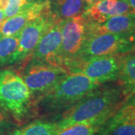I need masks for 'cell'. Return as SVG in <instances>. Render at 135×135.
Wrapping results in <instances>:
<instances>
[{
  "instance_id": "cell-1",
  "label": "cell",
  "mask_w": 135,
  "mask_h": 135,
  "mask_svg": "<svg viewBox=\"0 0 135 135\" xmlns=\"http://www.w3.org/2000/svg\"><path fill=\"white\" fill-rule=\"evenodd\" d=\"M125 99L121 86H100L51 120L56 123L58 131L83 122L98 121L104 123Z\"/></svg>"
},
{
  "instance_id": "cell-2",
  "label": "cell",
  "mask_w": 135,
  "mask_h": 135,
  "mask_svg": "<svg viewBox=\"0 0 135 135\" xmlns=\"http://www.w3.org/2000/svg\"><path fill=\"white\" fill-rule=\"evenodd\" d=\"M101 85L80 73H68L34 101V118L53 119Z\"/></svg>"
},
{
  "instance_id": "cell-3",
  "label": "cell",
  "mask_w": 135,
  "mask_h": 135,
  "mask_svg": "<svg viewBox=\"0 0 135 135\" xmlns=\"http://www.w3.org/2000/svg\"><path fill=\"white\" fill-rule=\"evenodd\" d=\"M0 107L18 125L34 118V99L17 73L11 69L0 70Z\"/></svg>"
},
{
  "instance_id": "cell-4",
  "label": "cell",
  "mask_w": 135,
  "mask_h": 135,
  "mask_svg": "<svg viewBox=\"0 0 135 135\" xmlns=\"http://www.w3.org/2000/svg\"><path fill=\"white\" fill-rule=\"evenodd\" d=\"M68 73L62 66L28 58L26 59L20 76L27 86L35 101L55 86Z\"/></svg>"
},
{
  "instance_id": "cell-5",
  "label": "cell",
  "mask_w": 135,
  "mask_h": 135,
  "mask_svg": "<svg viewBox=\"0 0 135 135\" xmlns=\"http://www.w3.org/2000/svg\"><path fill=\"white\" fill-rule=\"evenodd\" d=\"M135 51V32L99 33L88 35L77 59L122 55Z\"/></svg>"
},
{
  "instance_id": "cell-6",
  "label": "cell",
  "mask_w": 135,
  "mask_h": 135,
  "mask_svg": "<svg viewBox=\"0 0 135 135\" xmlns=\"http://www.w3.org/2000/svg\"><path fill=\"white\" fill-rule=\"evenodd\" d=\"M122 55L76 59L67 64L65 68L69 73H80L104 84L118 80Z\"/></svg>"
},
{
  "instance_id": "cell-7",
  "label": "cell",
  "mask_w": 135,
  "mask_h": 135,
  "mask_svg": "<svg viewBox=\"0 0 135 135\" xmlns=\"http://www.w3.org/2000/svg\"><path fill=\"white\" fill-rule=\"evenodd\" d=\"M86 38L87 21L83 14L62 20L59 57L63 67L77 58Z\"/></svg>"
},
{
  "instance_id": "cell-8",
  "label": "cell",
  "mask_w": 135,
  "mask_h": 135,
  "mask_svg": "<svg viewBox=\"0 0 135 135\" xmlns=\"http://www.w3.org/2000/svg\"><path fill=\"white\" fill-rule=\"evenodd\" d=\"M56 20L50 9L26 25L20 32L18 46L11 65L23 62L29 58L44 33Z\"/></svg>"
},
{
  "instance_id": "cell-9",
  "label": "cell",
  "mask_w": 135,
  "mask_h": 135,
  "mask_svg": "<svg viewBox=\"0 0 135 135\" xmlns=\"http://www.w3.org/2000/svg\"><path fill=\"white\" fill-rule=\"evenodd\" d=\"M62 20H56L44 33L29 58L41 60L53 65L62 66L59 57L62 44Z\"/></svg>"
},
{
  "instance_id": "cell-10",
  "label": "cell",
  "mask_w": 135,
  "mask_h": 135,
  "mask_svg": "<svg viewBox=\"0 0 135 135\" xmlns=\"http://www.w3.org/2000/svg\"><path fill=\"white\" fill-rule=\"evenodd\" d=\"M50 9L51 3L49 0L37 1L27 5L17 15L2 21L0 25V37L20 33L28 23Z\"/></svg>"
},
{
  "instance_id": "cell-11",
  "label": "cell",
  "mask_w": 135,
  "mask_h": 135,
  "mask_svg": "<svg viewBox=\"0 0 135 135\" xmlns=\"http://www.w3.org/2000/svg\"><path fill=\"white\" fill-rule=\"evenodd\" d=\"M135 13L125 0H102L84 11L83 15L89 23L100 24L116 15Z\"/></svg>"
},
{
  "instance_id": "cell-12",
  "label": "cell",
  "mask_w": 135,
  "mask_h": 135,
  "mask_svg": "<svg viewBox=\"0 0 135 135\" xmlns=\"http://www.w3.org/2000/svg\"><path fill=\"white\" fill-rule=\"evenodd\" d=\"M135 32V13L113 16L100 24L87 22V36L99 33Z\"/></svg>"
},
{
  "instance_id": "cell-13",
  "label": "cell",
  "mask_w": 135,
  "mask_h": 135,
  "mask_svg": "<svg viewBox=\"0 0 135 135\" xmlns=\"http://www.w3.org/2000/svg\"><path fill=\"white\" fill-rule=\"evenodd\" d=\"M118 80L125 97L135 94V53H126L122 56L120 71Z\"/></svg>"
},
{
  "instance_id": "cell-14",
  "label": "cell",
  "mask_w": 135,
  "mask_h": 135,
  "mask_svg": "<svg viewBox=\"0 0 135 135\" xmlns=\"http://www.w3.org/2000/svg\"><path fill=\"white\" fill-rule=\"evenodd\" d=\"M119 124L135 126V94L126 98L120 107L104 123L101 128H109Z\"/></svg>"
},
{
  "instance_id": "cell-15",
  "label": "cell",
  "mask_w": 135,
  "mask_h": 135,
  "mask_svg": "<svg viewBox=\"0 0 135 135\" xmlns=\"http://www.w3.org/2000/svg\"><path fill=\"white\" fill-rule=\"evenodd\" d=\"M86 9L83 0H54L51 12L58 20L72 18L82 15Z\"/></svg>"
},
{
  "instance_id": "cell-16",
  "label": "cell",
  "mask_w": 135,
  "mask_h": 135,
  "mask_svg": "<svg viewBox=\"0 0 135 135\" xmlns=\"http://www.w3.org/2000/svg\"><path fill=\"white\" fill-rule=\"evenodd\" d=\"M20 131L23 135H56L58 129L53 121L38 119L26 125Z\"/></svg>"
},
{
  "instance_id": "cell-17",
  "label": "cell",
  "mask_w": 135,
  "mask_h": 135,
  "mask_svg": "<svg viewBox=\"0 0 135 135\" xmlns=\"http://www.w3.org/2000/svg\"><path fill=\"white\" fill-rule=\"evenodd\" d=\"M103 125L98 121L80 122L58 131L56 135H96Z\"/></svg>"
},
{
  "instance_id": "cell-18",
  "label": "cell",
  "mask_w": 135,
  "mask_h": 135,
  "mask_svg": "<svg viewBox=\"0 0 135 135\" xmlns=\"http://www.w3.org/2000/svg\"><path fill=\"white\" fill-rule=\"evenodd\" d=\"M20 33L0 37V67L11 65L14 54L19 43Z\"/></svg>"
},
{
  "instance_id": "cell-19",
  "label": "cell",
  "mask_w": 135,
  "mask_h": 135,
  "mask_svg": "<svg viewBox=\"0 0 135 135\" xmlns=\"http://www.w3.org/2000/svg\"><path fill=\"white\" fill-rule=\"evenodd\" d=\"M96 135H135V126L119 124L109 128H100Z\"/></svg>"
},
{
  "instance_id": "cell-20",
  "label": "cell",
  "mask_w": 135,
  "mask_h": 135,
  "mask_svg": "<svg viewBox=\"0 0 135 135\" xmlns=\"http://www.w3.org/2000/svg\"><path fill=\"white\" fill-rule=\"evenodd\" d=\"M14 127L10 115L0 107V135H8Z\"/></svg>"
},
{
  "instance_id": "cell-21",
  "label": "cell",
  "mask_w": 135,
  "mask_h": 135,
  "mask_svg": "<svg viewBox=\"0 0 135 135\" xmlns=\"http://www.w3.org/2000/svg\"><path fill=\"white\" fill-rule=\"evenodd\" d=\"M84 4H85V6H86V9L89 8V7H92L93 5H96L97 3L100 2L102 0H83ZM85 9V10H86Z\"/></svg>"
},
{
  "instance_id": "cell-22",
  "label": "cell",
  "mask_w": 135,
  "mask_h": 135,
  "mask_svg": "<svg viewBox=\"0 0 135 135\" xmlns=\"http://www.w3.org/2000/svg\"><path fill=\"white\" fill-rule=\"evenodd\" d=\"M8 2L9 0H0V10L4 11L8 4Z\"/></svg>"
},
{
  "instance_id": "cell-23",
  "label": "cell",
  "mask_w": 135,
  "mask_h": 135,
  "mask_svg": "<svg viewBox=\"0 0 135 135\" xmlns=\"http://www.w3.org/2000/svg\"><path fill=\"white\" fill-rule=\"evenodd\" d=\"M126 2L130 5L132 8V9L135 12V0H125Z\"/></svg>"
},
{
  "instance_id": "cell-24",
  "label": "cell",
  "mask_w": 135,
  "mask_h": 135,
  "mask_svg": "<svg viewBox=\"0 0 135 135\" xmlns=\"http://www.w3.org/2000/svg\"><path fill=\"white\" fill-rule=\"evenodd\" d=\"M5 20V13L3 10H0V25Z\"/></svg>"
},
{
  "instance_id": "cell-25",
  "label": "cell",
  "mask_w": 135,
  "mask_h": 135,
  "mask_svg": "<svg viewBox=\"0 0 135 135\" xmlns=\"http://www.w3.org/2000/svg\"><path fill=\"white\" fill-rule=\"evenodd\" d=\"M11 135H23V134H22V133H21L20 130H16L12 133V134Z\"/></svg>"
}]
</instances>
